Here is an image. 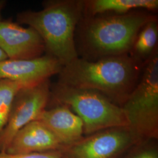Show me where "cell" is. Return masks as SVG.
I'll return each mask as SVG.
<instances>
[{
    "label": "cell",
    "instance_id": "2e32d148",
    "mask_svg": "<svg viewBox=\"0 0 158 158\" xmlns=\"http://www.w3.org/2000/svg\"><path fill=\"white\" fill-rule=\"evenodd\" d=\"M0 158H62V157L59 151H56L24 154H10L6 152H0Z\"/></svg>",
    "mask_w": 158,
    "mask_h": 158
},
{
    "label": "cell",
    "instance_id": "7a4b0ae2",
    "mask_svg": "<svg viewBox=\"0 0 158 158\" xmlns=\"http://www.w3.org/2000/svg\"><path fill=\"white\" fill-rule=\"evenodd\" d=\"M83 10L82 1H48L42 10L18 12L16 19L34 28L44 41L46 55L64 66L78 57L74 36Z\"/></svg>",
    "mask_w": 158,
    "mask_h": 158
},
{
    "label": "cell",
    "instance_id": "ba28073f",
    "mask_svg": "<svg viewBox=\"0 0 158 158\" xmlns=\"http://www.w3.org/2000/svg\"><path fill=\"white\" fill-rule=\"evenodd\" d=\"M0 49L9 59H31L43 56L44 41L34 28L11 19L0 21Z\"/></svg>",
    "mask_w": 158,
    "mask_h": 158
},
{
    "label": "cell",
    "instance_id": "5b68a950",
    "mask_svg": "<svg viewBox=\"0 0 158 158\" xmlns=\"http://www.w3.org/2000/svg\"><path fill=\"white\" fill-rule=\"evenodd\" d=\"M122 108L129 127L141 140L158 139V48L143 62L139 81Z\"/></svg>",
    "mask_w": 158,
    "mask_h": 158
},
{
    "label": "cell",
    "instance_id": "52a82bcc",
    "mask_svg": "<svg viewBox=\"0 0 158 158\" xmlns=\"http://www.w3.org/2000/svg\"><path fill=\"white\" fill-rule=\"evenodd\" d=\"M50 91V81L46 79L18 92L12 102L7 123L0 135V152H6L17 132L36 120L45 110L49 104Z\"/></svg>",
    "mask_w": 158,
    "mask_h": 158
},
{
    "label": "cell",
    "instance_id": "4fadbf2b",
    "mask_svg": "<svg viewBox=\"0 0 158 158\" xmlns=\"http://www.w3.org/2000/svg\"><path fill=\"white\" fill-rule=\"evenodd\" d=\"M158 38V19L156 18L142 28L136 38L130 55L144 62L157 48Z\"/></svg>",
    "mask_w": 158,
    "mask_h": 158
},
{
    "label": "cell",
    "instance_id": "9a60e30c",
    "mask_svg": "<svg viewBox=\"0 0 158 158\" xmlns=\"http://www.w3.org/2000/svg\"><path fill=\"white\" fill-rule=\"evenodd\" d=\"M120 158H158L156 140L141 142L131 147Z\"/></svg>",
    "mask_w": 158,
    "mask_h": 158
},
{
    "label": "cell",
    "instance_id": "277c9868",
    "mask_svg": "<svg viewBox=\"0 0 158 158\" xmlns=\"http://www.w3.org/2000/svg\"><path fill=\"white\" fill-rule=\"evenodd\" d=\"M49 103L72 109L83 121L86 136L108 128L130 127L124 109L95 90L56 83L51 85Z\"/></svg>",
    "mask_w": 158,
    "mask_h": 158
},
{
    "label": "cell",
    "instance_id": "7c38bea8",
    "mask_svg": "<svg viewBox=\"0 0 158 158\" xmlns=\"http://www.w3.org/2000/svg\"><path fill=\"white\" fill-rule=\"evenodd\" d=\"M83 12L86 16H94L107 12L124 14L134 9L143 8L155 11L158 8V0H91L83 1Z\"/></svg>",
    "mask_w": 158,
    "mask_h": 158
},
{
    "label": "cell",
    "instance_id": "8992f818",
    "mask_svg": "<svg viewBox=\"0 0 158 158\" xmlns=\"http://www.w3.org/2000/svg\"><path fill=\"white\" fill-rule=\"evenodd\" d=\"M142 141L129 127H115L83 136L59 152L62 158H120Z\"/></svg>",
    "mask_w": 158,
    "mask_h": 158
},
{
    "label": "cell",
    "instance_id": "30bf717a",
    "mask_svg": "<svg viewBox=\"0 0 158 158\" xmlns=\"http://www.w3.org/2000/svg\"><path fill=\"white\" fill-rule=\"evenodd\" d=\"M62 145L53 132L39 120L24 126L13 138L6 152L24 154L60 150Z\"/></svg>",
    "mask_w": 158,
    "mask_h": 158
},
{
    "label": "cell",
    "instance_id": "ac0fdd59",
    "mask_svg": "<svg viewBox=\"0 0 158 158\" xmlns=\"http://www.w3.org/2000/svg\"><path fill=\"white\" fill-rule=\"evenodd\" d=\"M8 57L6 55V53L0 49V63L2 62L4 60L8 59Z\"/></svg>",
    "mask_w": 158,
    "mask_h": 158
},
{
    "label": "cell",
    "instance_id": "e0dca14e",
    "mask_svg": "<svg viewBox=\"0 0 158 158\" xmlns=\"http://www.w3.org/2000/svg\"><path fill=\"white\" fill-rule=\"evenodd\" d=\"M6 1V0H0V21L2 20V11L5 8Z\"/></svg>",
    "mask_w": 158,
    "mask_h": 158
},
{
    "label": "cell",
    "instance_id": "8fae6325",
    "mask_svg": "<svg viewBox=\"0 0 158 158\" xmlns=\"http://www.w3.org/2000/svg\"><path fill=\"white\" fill-rule=\"evenodd\" d=\"M36 120L51 130L62 146L78 141L84 136L83 121L67 106H57L45 109Z\"/></svg>",
    "mask_w": 158,
    "mask_h": 158
},
{
    "label": "cell",
    "instance_id": "6da1fadb",
    "mask_svg": "<svg viewBox=\"0 0 158 158\" xmlns=\"http://www.w3.org/2000/svg\"><path fill=\"white\" fill-rule=\"evenodd\" d=\"M143 65L130 54L96 60L78 57L63 66L57 83L96 91L122 107L139 81Z\"/></svg>",
    "mask_w": 158,
    "mask_h": 158
},
{
    "label": "cell",
    "instance_id": "9c48e42d",
    "mask_svg": "<svg viewBox=\"0 0 158 158\" xmlns=\"http://www.w3.org/2000/svg\"><path fill=\"white\" fill-rule=\"evenodd\" d=\"M62 65L45 55L31 59H6L0 63V79L36 84L59 74Z\"/></svg>",
    "mask_w": 158,
    "mask_h": 158
},
{
    "label": "cell",
    "instance_id": "3957f363",
    "mask_svg": "<svg viewBox=\"0 0 158 158\" xmlns=\"http://www.w3.org/2000/svg\"><path fill=\"white\" fill-rule=\"evenodd\" d=\"M156 18V15L141 11L86 16L81 19L82 44L96 60L130 54L142 28Z\"/></svg>",
    "mask_w": 158,
    "mask_h": 158
},
{
    "label": "cell",
    "instance_id": "5bb4252c",
    "mask_svg": "<svg viewBox=\"0 0 158 158\" xmlns=\"http://www.w3.org/2000/svg\"><path fill=\"white\" fill-rule=\"evenodd\" d=\"M34 85L35 84L0 79V135L7 123L12 102L18 92Z\"/></svg>",
    "mask_w": 158,
    "mask_h": 158
}]
</instances>
